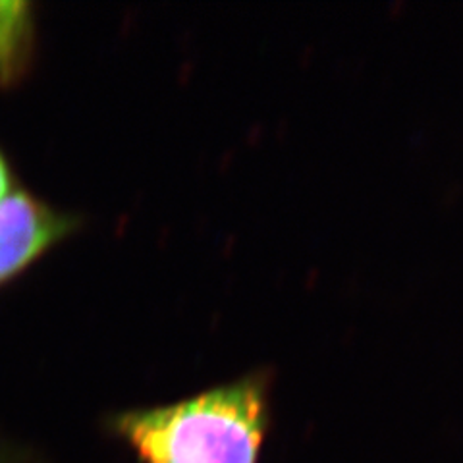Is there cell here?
<instances>
[{
  "instance_id": "1",
  "label": "cell",
  "mask_w": 463,
  "mask_h": 463,
  "mask_svg": "<svg viewBox=\"0 0 463 463\" xmlns=\"http://www.w3.org/2000/svg\"><path fill=\"white\" fill-rule=\"evenodd\" d=\"M265 386L243 379L166 408L118 417L116 429L145 463H257Z\"/></svg>"
},
{
  "instance_id": "2",
  "label": "cell",
  "mask_w": 463,
  "mask_h": 463,
  "mask_svg": "<svg viewBox=\"0 0 463 463\" xmlns=\"http://www.w3.org/2000/svg\"><path fill=\"white\" fill-rule=\"evenodd\" d=\"M74 228V221L24 192L0 199V282L12 279Z\"/></svg>"
},
{
  "instance_id": "3",
  "label": "cell",
  "mask_w": 463,
  "mask_h": 463,
  "mask_svg": "<svg viewBox=\"0 0 463 463\" xmlns=\"http://www.w3.org/2000/svg\"><path fill=\"white\" fill-rule=\"evenodd\" d=\"M32 35L27 3H0V81L18 76Z\"/></svg>"
},
{
  "instance_id": "4",
  "label": "cell",
  "mask_w": 463,
  "mask_h": 463,
  "mask_svg": "<svg viewBox=\"0 0 463 463\" xmlns=\"http://www.w3.org/2000/svg\"><path fill=\"white\" fill-rule=\"evenodd\" d=\"M12 192V180H10V172L5 163L3 155H0V199H5Z\"/></svg>"
}]
</instances>
